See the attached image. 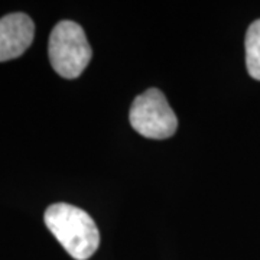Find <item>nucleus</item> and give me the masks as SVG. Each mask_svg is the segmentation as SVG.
I'll return each mask as SVG.
<instances>
[{
    "label": "nucleus",
    "mask_w": 260,
    "mask_h": 260,
    "mask_svg": "<svg viewBox=\"0 0 260 260\" xmlns=\"http://www.w3.org/2000/svg\"><path fill=\"white\" fill-rule=\"evenodd\" d=\"M44 220L67 253L75 260H87L100 244V233L94 220L84 210L65 203L48 207Z\"/></svg>",
    "instance_id": "nucleus-1"
},
{
    "label": "nucleus",
    "mask_w": 260,
    "mask_h": 260,
    "mask_svg": "<svg viewBox=\"0 0 260 260\" xmlns=\"http://www.w3.org/2000/svg\"><path fill=\"white\" fill-rule=\"evenodd\" d=\"M48 55L56 74L71 80L83 74L93 51L78 23L61 20L51 32Z\"/></svg>",
    "instance_id": "nucleus-2"
},
{
    "label": "nucleus",
    "mask_w": 260,
    "mask_h": 260,
    "mask_svg": "<svg viewBox=\"0 0 260 260\" xmlns=\"http://www.w3.org/2000/svg\"><path fill=\"white\" fill-rule=\"evenodd\" d=\"M129 120L133 129L149 139H168L178 127L175 113L158 88H149L135 99Z\"/></svg>",
    "instance_id": "nucleus-3"
},
{
    "label": "nucleus",
    "mask_w": 260,
    "mask_h": 260,
    "mask_svg": "<svg viewBox=\"0 0 260 260\" xmlns=\"http://www.w3.org/2000/svg\"><path fill=\"white\" fill-rule=\"evenodd\" d=\"M35 25L25 13H10L0 19V62L20 56L32 44Z\"/></svg>",
    "instance_id": "nucleus-4"
},
{
    "label": "nucleus",
    "mask_w": 260,
    "mask_h": 260,
    "mask_svg": "<svg viewBox=\"0 0 260 260\" xmlns=\"http://www.w3.org/2000/svg\"><path fill=\"white\" fill-rule=\"evenodd\" d=\"M246 64L249 74L260 81V19L251 23L246 34Z\"/></svg>",
    "instance_id": "nucleus-5"
}]
</instances>
